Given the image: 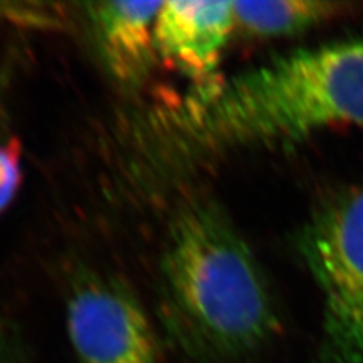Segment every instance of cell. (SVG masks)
I'll return each instance as SVG.
<instances>
[{
    "label": "cell",
    "mask_w": 363,
    "mask_h": 363,
    "mask_svg": "<svg viewBox=\"0 0 363 363\" xmlns=\"http://www.w3.org/2000/svg\"><path fill=\"white\" fill-rule=\"evenodd\" d=\"M161 289L169 332L191 353L238 359L265 345L279 328L262 267L209 200L182 208L169 227Z\"/></svg>",
    "instance_id": "6da1fadb"
},
{
    "label": "cell",
    "mask_w": 363,
    "mask_h": 363,
    "mask_svg": "<svg viewBox=\"0 0 363 363\" xmlns=\"http://www.w3.org/2000/svg\"><path fill=\"white\" fill-rule=\"evenodd\" d=\"M188 126L203 149L286 144L318 130L363 128V37L303 49L197 94Z\"/></svg>",
    "instance_id": "7a4b0ae2"
},
{
    "label": "cell",
    "mask_w": 363,
    "mask_h": 363,
    "mask_svg": "<svg viewBox=\"0 0 363 363\" xmlns=\"http://www.w3.org/2000/svg\"><path fill=\"white\" fill-rule=\"evenodd\" d=\"M298 250L323 298L328 360L363 363V188L318 208L303 227Z\"/></svg>",
    "instance_id": "3957f363"
},
{
    "label": "cell",
    "mask_w": 363,
    "mask_h": 363,
    "mask_svg": "<svg viewBox=\"0 0 363 363\" xmlns=\"http://www.w3.org/2000/svg\"><path fill=\"white\" fill-rule=\"evenodd\" d=\"M67 330L79 363H157L149 316L116 279L86 272L73 281Z\"/></svg>",
    "instance_id": "277c9868"
},
{
    "label": "cell",
    "mask_w": 363,
    "mask_h": 363,
    "mask_svg": "<svg viewBox=\"0 0 363 363\" xmlns=\"http://www.w3.org/2000/svg\"><path fill=\"white\" fill-rule=\"evenodd\" d=\"M233 29V2H162L156 52L197 84V94L209 93L220 84L217 70Z\"/></svg>",
    "instance_id": "5b68a950"
},
{
    "label": "cell",
    "mask_w": 363,
    "mask_h": 363,
    "mask_svg": "<svg viewBox=\"0 0 363 363\" xmlns=\"http://www.w3.org/2000/svg\"><path fill=\"white\" fill-rule=\"evenodd\" d=\"M162 2L89 4L88 16L100 53L123 84L141 81L153 61L155 23Z\"/></svg>",
    "instance_id": "8992f818"
},
{
    "label": "cell",
    "mask_w": 363,
    "mask_h": 363,
    "mask_svg": "<svg viewBox=\"0 0 363 363\" xmlns=\"http://www.w3.org/2000/svg\"><path fill=\"white\" fill-rule=\"evenodd\" d=\"M339 4L315 0L288 2H233L235 28L255 37H288L332 18Z\"/></svg>",
    "instance_id": "52a82bcc"
},
{
    "label": "cell",
    "mask_w": 363,
    "mask_h": 363,
    "mask_svg": "<svg viewBox=\"0 0 363 363\" xmlns=\"http://www.w3.org/2000/svg\"><path fill=\"white\" fill-rule=\"evenodd\" d=\"M21 184V150L16 140L0 144V213L13 201Z\"/></svg>",
    "instance_id": "ba28073f"
},
{
    "label": "cell",
    "mask_w": 363,
    "mask_h": 363,
    "mask_svg": "<svg viewBox=\"0 0 363 363\" xmlns=\"http://www.w3.org/2000/svg\"><path fill=\"white\" fill-rule=\"evenodd\" d=\"M0 363H21L16 350L0 340Z\"/></svg>",
    "instance_id": "9c48e42d"
}]
</instances>
